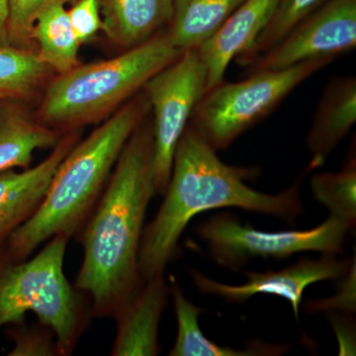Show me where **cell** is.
I'll return each instance as SVG.
<instances>
[{"label": "cell", "mask_w": 356, "mask_h": 356, "mask_svg": "<svg viewBox=\"0 0 356 356\" xmlns=\"http://www.w3.org/2000/svg\"><path fill=\"white\" fill-rule=\"evenodd\" d=\"M145 121L124 147L81 235L83 261L74 287L91 297L95 317H115L144 283L140 247L156 194L153 124Z\"/></svg>", "instance_id": "6da1fadb"}, {"label": "cell", "mask_w": 356, "mask_h": 356, "mask_svg": "<svg viewBox=\"0 0 356 356\" xmlns=\"http://www.w3.org/2000/svg\"><path fill=\"white\" fill-rule=\"evenodd\" d=\"M330 0H280L273 17L262 30L254 46L236 62L248 67L252 62L278 43L295 25L317 10Z\"/></svg>", "instance_id": "7402d4cb"}, {"label": "cell", "mask_w": 356, "mask_h": 356, "mask_svg": "<svg viewBox=\"0 0 356 356\" xmlns=\"http://www.w3.org/2000/svg\"><path fill=\"white\" fill-rule=\"evenodd\" d=\"M50 70L31 50L0 47V102L19 100L31 95Z\"/></svg>", "instance_id": "ffe728a7"}, {"label": "cell", "mask_w": 356, "mask_h": 356, "mask_svg": "<svg viewBox=\"0 0 356 356\" xmlns=\"http://www.w3.org/2000/svg\"><path fill=\"white\" fill-rule=\"evenodd\" d=\"M79 134L70 132L58 140L48 158L23 172H0V241L9 238L41 205L51 179Z\"/></svg>", "instance_id": "8fae6325"}, {"label": "cell", "mask_w": 356, "mask_h": 356, "mask_svg": "<svg viewBox=\"0 0 356 356\" xmlns=\"http://www.w3.org/2000/svg\"><path fill=\"white\" fill-rule=\"evenodd\" d=\"M337 294L329 298L309 300L305 304L307 313L331 314L343 313L355 315L356 312V259L353 262L348 273L341 277Z\"/></svg>", "instance_id": "cb8c5ba5"}, {"label": "cell", "mask_w": 356, "mask_h": 356, "mask_svg": "<svg viewBox=\"0 0 356 356\" xmlns=\"http://www.w3.org/2000/svg\"><path fill=\"white\" fill-rule=\"evenodd\" d=\"M351 231L346 222L329 215L313 229L264 232L222 212L201 222L196 235L213 261L238 270L254 259L280 261L302 252L343 254Z\"/></svg>", "instance_id": "52a82bcc"}, {"label": "cell", "mask_w": 356, "mask_h": 356, "mask_svg": "<svg viewBox=\"0 0 356 356\" xmlns=\"http://www.w3.org/2000/svg\"><path fill=\"white\" fill-rule=\"evenodd\" d=\"M168 292L163 273L144 281L135 296L114 317L117 334L111 355H159V323L168 305Z\"/></svg>", "instance_id": "4fadbf2b"}, {"label": "cell", "mask_w": 356, "mask_h": 356, "mask_svg": "<svg viewBox=\"0 0 356 356\" xmlns=\"http://www.w3.org/2000/svg\"><path fill=\"white\" fill-rule=\"evenodd\" d=\"M175 306L177 334L170 356H278L290 350V346L254 339L245 348H234L214 343L203 334L199 317L204 309L185 297L181 287L173 282L168 288Z\"/></svg>", "instance_id": "2e32d148"}, {"label": "cell", "mask_w": 356, "mask_h": 356, "mask_svg": "<svg viewBox=\"0 0 356 356\" xmlns=\"http://www.w3.org/2000/svg\"><path fill=\"white\" fill-rule=\"evenodd\" d=\"M7 20H8V1L0 0V47H9Z\"/></svg>", "instance_id": "83f0119b"}, {"label": "cell", "mask_w": 356, "mask_h": 356, "mask_svg": "<svg viewBox=\"0 0 356 356\" xmlns=\"http://www.w3.org/2000/svg\"><path fill=\"white\" fill-rule=\"evenodd\" d=\"M69 236L57 235L30 259L7 257L0 266V327L21 324L28 313L55 334L58 355H72L88 323L79 290L64 273Z\"/></svg>", "instance_id": "5b68a950"}, {"label": "cell", "mask_w": 356, "mask_h": 356, "mask_svg": "<svg viewBox=\"0 0 356 356\" xmlns=\"http://www.w3.org/2000/svg\"><path fill=\"white\" fill-rule=\"evenodd\" d=\"M356 122V79L339 76L325 86L306 138L311 170L325 159L350 132Z\"/></svg>", "instance_id": "5bb4252c"}, {"label": "cell", "mask_w": 356, "mask_h": 356, "mask_svg": "<svg viewBox=\"0 0 356 356\" xmlns=\"http://www.w3.org/2000/svg\"><path fill=\"white\" fill-rule=\"evenodd\" d=\"M14 346L11 356H54L58 355L54 332L41 327H20L13 334Z\"/></svg>", "instance_id": "d4e9b609"}, {"label": "cell", "mask_w": 356, "mask_h": 356, "mask_svg": "<svg viewBox=\"0 0 356 356\" xmlns=\"http://www.w3.org/2000/svg\"><path fill=\"white\" fill-rule=\"evenodd\" d=\"M332 60L315 58L287 69L250 72L248 79L238 83L222 81L201 98L189 125L217 152L227 149Z\"/></svg>", "instance_id": "8992f818"}, {"label": "cell", "mask_w": 356, "mask_h": 356, "mask_svg": "<svg viewBox=\"0 0 356 356\" xmlns=\"http://www.w3.org/2000/svg\"><path fill=\"white\" fill-rule=\"evenodd\" d=\"M154 111L153 170L156 194L165 193L178 142L207 89V70L197 50L182 51L145 86Z\"/></svg>", "instance_id": "ba28073f"}, {"label": "cell", "mask_w": 356, "mask_h": 356, "mask_svg": "<svg viewBox=\"0 0 356 356\" xmlns=\"http://www.w3.org/2000/svg\"><path fill=\"white\" fill-rule=\"evenodd\" d=\"M312 194L330 216L346 222L351 229L356 225V158L350 154L346 166L337 172H323L311 177Z\"/></svg>", "instance_id": "44dd1931"}, {"label": "cell", "mask_w": 356, "mask_h": 356, "mask_svg": "<svg viewBox=\"0 0 356 356\" xmlns=\"http://www.w3.org/2000/svg\"><path fill=\"white\" fill-rule=\"evenodd\" d=\"M353 259L322 254L317 259H301L280 270L248 271L245 283L224 284L200 271L191 270V281L199 292L219 297L233 304H243L257 294L273 295L287 300L297 322L306 288L323 281L339 280L348 273Z\"/></svg>", "instance_id": "30bf717a"}, {"label": "cell", "mask_w": 356, "mask_h": 356, "mask_svg": "<svg viewBox=\"0 0 356 356\" xmlns=\"http://www.w3.org/2000/svg\"><path fill=\"white\" fill-rule=\"evenodd\" d=\"M356 0H330L248 65V72L280 70L315 58H332L355 50Z\"/></svg>", "instance_id": "9c48e42d"}, {"label": "cell", "mask_w": 356, "mask_h": 356, "mask_svg": "<svg viewBox=\"0 0 356 356\" xmlns=\"http://www.w3.org/2000/svg\"><path fill=\"white\" fill-rule=\"evenodd\" d=\"M245 0H173L168 29L180 51L197 50Z\"/></svg>", "instance_id": "ac0fdd59"}, {"label": "cell", "mask_w": 356, "mask_h": 356, "mask_svg": "<svg viewBox=\"0 0 356 356\" xmlns=\"http://www.w3.org/2000/svg\"><path fill=\"white\" fill-rule=\"evenodd\" d=\"M100 9L103 31L128 50L170 25L173 0H100Z\"/></svg>", "instance_id": "9a60e30c"}, {"label": "cell", "mask_w": 356, "mask_h": 356, "mask_svg": "<svg viewBox=\"0 0 356 356\" xmlns=\"http://www.w3.org/2000/svg\"><path fill=\"white\" fill-rule=\"evenodd\" d=\"M32 40L38 44L36 54L40 60L58 74L77 67L81 44L70 24L65 6L56 4L39 16Z\"/></svg>", "instance_id": "d6986e66"}, {"label": "cell", "mask_w": 356, "mask_h": 356, "mask_svg": "<svg viewBox=\"0 0 356 356\" xmlns=\"http://www.w3.org/2000/svg\"><path fill=\"white\" fill-rule=\"evenodd\" d=\"M337 337L339 355H355V322L351 314H327Z\"/></svg>", "instance_id": "4316f807"}, {"label": "cell", "mask_w": 356, "mask_h": 356, "mask_svg": "<svg viewBox=\"0 0 356 356\" xmlns=\"http://www.w3.org/2000/svg\"><path fill=\"white\" fill-rule=\"evenodd\" d=\"M257 170L227 165L202 136L187 125L178 142L163 203L143 233L139 266L143 280L165 274L178 243L194 217L222 208H240L293 222L304 213L302 177L280 193H264L247 184Z\"/></svg>", "instance_id": "7a4b0ae2"}, {"label": "cell", "mask_w": 356, "mask_h": 356, "mask_svg": "<svg viewBox=\"0 0 356 356\" xmlns=\"http://www.w3.org/2000/svg\"><path fill=\"white\" fill-rule=\"evenodd\" d=\"M149 110L147 95L136 96L86 139L74 145L58 165L38 209L9 236V259L25 261L53 236L70 238L81 231L124 147Z\"/></svg>", "instance_id": "3957f363"}, {"label": "cell", "mask_w": 356, "mask_h": 356, "mask_svg": "<svg viewBox=\"0 0 356 356\" xmlns=\"http://www.w3.org/2000/svg\"><path fill=\"white\" fill-rule=\"evenodd\" d=\"M58 136L53 129L34 120L14 106L0 108V172L28 168L38 149L54 147Z\"/></svg>", "instance_id": "e0dca14e"}, {"label": "cell", "mask_w": 356, "mask_h": 356, "mask_svg": "<svg viewBox=\"0 0 356 356\" xmlns=\"http://www.w3.org/2000/svg\"><path fill=\"white\" fill-rule=\"evenodd\" d=\"M8 1L9 46L21 50H30L32 33L39 16L56 4L67 6L76 0H7Z\"/></svg>", "instance_id": "603a6c76"}, {"label": "cell", "mask_w": 356, "mask_h": 356, "mask_svg": "<svg viewBox=\"0 0 356 356\" xmlns=\"http://www.w3.org/2000/svg\"><path fill=\"white\" fill-rule=\"evenodd\" d=\"M280 0H245L224 24L197 49L207 70V89L224 81L232 60L252 49L273 17Z\"/></svg>", "instance_id": "7c38bea8"}, {"label": "cell", "mask_w": 356, "mask_h": 356, "mask_svg": "<svg viewBox=\"0 0 356 356\" xmlns=\"http://www.w3.org/2000/svg\"><path fill=\"white\" fill-rule=\"evenodd\" d=\"M181 54L168 31H161L118 57L77 65L48 86L40 122L48 127L72 128L97 120L144 88Z\"/></svg>", "instance_id": "277c9868"}, {"label": "cell", "mask_w": 356, "mask_h": 356, "mask_svg": "<svg viewBox=\"0 0 356 356\" xmlns=\"http://www.w3.org/2000/svg\"><path fill=\"white\" fill-rule=\"evenodd\" d=\"M67 13L81 44L90 41L102 29L100 0H76Z\"/></svg>", "instance_id": "484cf974"}]
</instances>
